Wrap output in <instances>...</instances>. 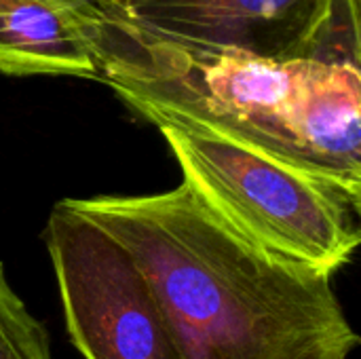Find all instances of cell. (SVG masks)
<instances>
[{
  "mask_svg": "<svg viewBox=\"0 0 361 359\" xmlns=\"http://www.w3.org/2000/svg\"><path fill=\"white\" fill-rule=\"evenodd\" d=\"M72 201L133 256L184 359H349L357 349L334 275L262 250L184 182Z\"/></svg>",
  "mask_w": 361,
  "mask_h": 359,
  "instance_id": "1",
  "label": "cell"
},
{
  "mask_svg": "<svg viewBox=\"0 0 361 359\" xmlns=\"http://www.w3.org/2000/svg\"><path fill=\"white\" fill-rule=\"evenodd\" d=\"M228 51L360 63V0H123L95 25L106 83Z\"/></svg>",
  "mask_w": 361,
  "mask_h": 359,
  "instance_id": "2",
  "label": "cell"
},
{
  "mask_svg": "<svg viewBox=\"0 0 361 359\" xmlns=\"http://www.w3.org/2000/svg\"><path fill=\"white\" fill-rule=\"evenodd\" d=\"M184 184L277 258L334 275L360 245V203L271 154L190 125H161Z\"/></svg>",
  "mask_w": 361,
  "mask_h": 359,
  "instance_id": "3",
  "label": "cell"
},
{
  "mask_svg": "<svg viewBox=\"0 0 361 359\" xmlns=\"http://www.w3.org/2000/svg\"><path fill=\"white\" fill-rule=\"evenodd\" d=\"M330 61L345 59H269L228 51L108 85L157 127L207 129L332 184L313 154V110Z\"/></svg>",
  "mask_w": 361,
  "mask_h": 359,
  "instance_id": "4",
  "label": "cell"
},
{
  "mask_svg": "<svg viewBox=\"0 0 361 359\" xmlns=\"http://www.w3.org/2000/svg\"><path fill=\"white\" fill-rule=\"evenodd\" d=\"M44 239L68 334L85 359H184L133 256L72 199L55 203Z\"/></svg>",
  "mask_w": 361,
  "mask_h": 359,
  "instance_id": "5",
  "label": "cell"
},
{
  "mask_svg": "<svg viewBox=\"0 0 361 359\" xmlns=\"http://www.w3.org/2000/svg\"><path fill=\"white\" fill-rule=\"evenodd\" d=\"M0 72L99 76L95 30L80 0H0Z\"/></svg>",
  "mask_w": 361,
  "mask_h": 359,
  "instance_id": "6",
  "label": "cell"
},
{
  "mask_svg": "<svg viewBox=\"0 0 361 359\" xmlns=\"http://www.w3.org/2000/svg\"><path fill=\"white\" fill-rule=\"evenodd\" d=\"M0 359H53L44 326L11 288L0 264Z\"/></svg>",
  "mask_w": 361,
  "mask_h": 359,
  "instance_id": "7",
  "label": "cell"
},
{
  "mask_svg": "<svg viewBox=\"0 0 361 359\" xmlns=\"http://www.w3.org/2000/svg\"><path fill=\"white\" fill-rule=\"evenodd\" d=\"M80 2H82L85 11L89 13L91 23H93V30H95V25H97L102 19H106L110 13H114L123 0H80Z\"/></svg>",
  "mask_w": 361,
  "mask_h": 359,
  "instance_id": "8",
  "label": "cell"
}]
</instances>
